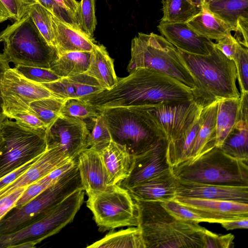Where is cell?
I'll return each mask as SVG.
<instances>
[{
  "label": "cell",
  "mask_w": 248,
  "mask_h": 248,
  "mask_svg": "<svg viewBox=\"0 0 248 248\" xmlns=\"http://www.w3.org/2000/svg\"><path fill=\"white\" fill-rule=\"evenodd\" d=\"M48 174L26 187L14 208L25 205L60 179L54 180Z\"/></svg>",
  "instance_id": "40"
},
{
  "label": "cell",
  "mask_w": 248,
  "mask_h": 248,
  "mask_svg": "<svg viewBox=\"0 0 248 248\" xmlns=\"http://www.w3.org/2000/svg\"><path fill=\"white\" fill-rule=\"evenodd\" d=\"M83 188L76 164L55 184L19 208H13L0 221V234L15 231L29 224L43 212Z\"/></svg>",
  "instance_id": "10"
},
{
  "label": "cell",
  "mask_w": 248,
  "mask_h": 248,
  "mask_svg": "<svg viewBox=\"0 0 248 248\" xmlns=\"http://www.w3.org/2000/svg\"><path fill=\"white\" fill-rule=\"evenodd\" d=\"M178 51L194 79L191 92L196 103L203 108L214 102L240 97L233 61L215 47L207 55Z\"/></svg>",
  "instance_id": "3"
},
{
  "label": "cell",
  "mask_w": 248,
  "mask_h": 248,
  "mask_svg": "<svg viewBox=\"0 0 248 248\" xmlns=\"http://www.w3.org/2000/svg\"><path fill=\"white\" fill-rule=\"evenodd\" d=\"M28 13L48 43L54 47L51 13L38 3L30 5Z\"/></svg>",
  "instance_id": "35"
},
{
  "label": "cell",
  "mask_w": 248,
  "mask_h": 248,
  "mask_svg": "<svg viewBox=\"0 0 248 248\" xmlns=\"http://www.w3.org/2000/svg\"><path fill=\"white\" fill-rule=\"evenodd\" d=\"M203 0V1H204V2H207V1H209V0Z\"/></svg>",
  "instance_id": "55"
},
{
  "label": "cell",
  "mask_w": 248,
  "mask_h": 248,
  "mask_svg": "<svg viewBox=\"0 0 248 248\" xmlns=\"http://www.w3.org/2000/svg\"><path fill=\"white\" fill-rule=\"evenodd\" d=\"M147 68L168 75L193 88L194 79L178 50L162 35L138 33L132 40L131 59L127 66L130 73Z\"/></svg>",
  "instance_id": "4"
},
{
  "label": "cell",
  "mask_w": 248,
  "mask_h": 248,
  "mask_svg": "<svg viewBox=\"0 0 248 248\" xmlns=\"http://www.w3.org/2000/svg\"><path fill=\"white\" fill-rule=\"evenodd\" d=\"M239 98L218 102L215 146L220 147L238 120Z\"/></svg>",
  "instance_id": "27"
},
{
  "label": "cell",
  "mask_w": 248,
  "mask_h": 248,
  "mask_svg": "<svg viewBox=\"0 0 248 248\" xmlns=\"http://www.w3.org/2000/svg\"><path fill=\"white\" fill-rule=\"evenodd\" d=\"M70 160L58 147L46 148L23 173L0 190V199L18 188L28 186Z\"/></svg>",
  "instance_id": "18"
},
{
  "label": "cell",
  "mask_w": 248,
  "mask_h": 248,
  "mask_svg": "<svg viewBox=\"0 0 248 248\" xmlns=\"http://www.w3.org/2000/svg\"><path fill=\"white\" fill-rule=\"evenodd\" d=\"M234 239L231 233L217 234L206 229L202 236V248H232Z\"/></svg>",
  "instance_id": "44"
},
{
  "label": "cell",
  "mask_w": 248,
  "mask_h": 248,
  "mask_svg": "<svg viewBox=\"0 0 248 248\" xmlns=\"http://www.w3.org/2000/svg\"><path fill=\"white\" fill-rule=\"evenodd\" d=\"M241 45L232 35H229L214 43V47L228 59L233 60Z\"/></svg>",
  "instance_id": "45"
},
{
  "label": "cell",
  "mask_w": 248,
  "mask_h": 248,
  "mask_svg": "<svg viewBox=\"0 0 248 248\" xmlns=\"http://www.w3.org/2000/svg\"><path fill=\"white\" fill-rule=\"evenodd\" d=\"M0 90L6 117L14 113L30 112L31 103L55 96L41 84L26 78L10 67L1 78Z\"/></svg>",
  "instance_id": "12"
},
{
  "label": "cell",
  "mask_w": 248,
  "mask_h": 248,
  "mask_svg": "<svg viewBox=\"0 0 248 248\" xmlns=\"http://www.w3.org/2000/svg\"><path fill=\"white\" fill-rule=\"evenodd\" d=\"M87 194V206L100 231L137 226V206L128 190L115 184L105 190L93 191Z\"/></svg>",
  "instance_id": "9"
},
{
  "label": "cell",
  "mask_w": 248,
  "mask_h": 248,
  "mask_svg": "<svg viewBox=\"0 0 248 248\" xmlns=\"http://www.w3.org/2000/svg\"><path fill=\"white\" fill-rule=\"evenodd\" d=\"M99 111L111 140L125 146L132 156L147 151L160 140L166 139L139 106L109 108Z\"/></svg>",
  "instance_id": "7"
},
{
  "label": "cell",
  "mask_w": 248,
  "mask_h": 248,
  "mask_svg": "<svg viewBox=\"0 0 248 248\" xmlns=\"http://www.w3.org/2000/svg\"><path fill=\"white\" fill-rule=\"evenodd\" d=\"M26 188V187L18 188L0 199V221L15 207L16 202Z\"/></svg>",
  "instance_id": "46"
},
{
  "label": "cell",
  "mask_w": 248,
  "mask_h": 248,
  "mask_svg": "<svg viewBox=\"0 0 248 248\" xmlns=\"http://www.w3.org/2000/svg\"><path fill=\"white\" fill-rule=\"evenodd\" d=\"M46 149V128H32L5 118L0 127V179Z\"/></svg>",
  "instance_id": "8"
},
{
  "label": "cell",
  "mask_w": 248,
  "mask_h": 248,
  "mask_svg": "<svg viewBox=\"0 0 248 248\" xmlns=\"http://www.w3.org/2000/svg\"><path fill=\"white\" fill-rule=\"evenodd\" d=\"M248 161L233 158L216 146L172 167L176 177L195 182L248 186Z\"/></svg>",
  "instance_id": "5"
},
{
  "label": "cell",
  "mask_w": 248,
  "mask_h": 248,
  "mask_svg": "<svg viewBox=\"0 0 248 248\" xmlns=\"http://www.w3.org/2000/svg\"><path fill=\"white\" fill-rule=\"evenodd\" d=\"M177 202L206 219L208 223L248 217V203L231 201L176 196Z\"/></svg>",
  "instance_id": "15"
},
{
  "label": "cell",
  "mask_w": 248,
  "mask_h": 248,
  "mask_svg": "<svg viewBox=\"0 0 248 248\" xmlns=\"http://www.w3.org/2000/svg\"><path fill=\"white\" fill-rule=\"evenodd\" d=\"M145 248H202L206 229L177 218L159 201L134 200Z\"/></svg>",
  "instance_id": "2"
},
{
  "label": "cell",
  "mask_w": 248,
  "mask_h": 248,
  "mask_svg": "<svg viewBox=\"0 0 248 248\" xmlns=\"http://www.w3.org/2000/svg\"><path fill=\"white\" fill-rule=\"evenodd\" d=\"M99 153L108 173L109 186L119 184L127 177L133 156L125 146L111 140Z\"/></svg>",
  "instance_id": "23"
},
{
  "label": "cell",
  "mask_w": 248,
  "mask_h": 248,
  "mask_svg": "<svg viewBox=\"0 0 248 248\" xmlns=\"http://www.w3.org/2000/svg\"><path fill=\"white\" fill-rule=\"evenodd\" d=\"M97 110L193 100L191 88L164 73L137 69L109 90L82 98Z\"/></svg>",
  "instance_id": "1"
},
{
  "label": "cell",
  "mask_w": 248,
  "mask_h": 248,
  "mask_svg": "<svg viewBox=\"0 0 248 248\" xmlns=\"http://www.w3.org/2000/svg\"><path fill=\"white\" fill-rule=\"evenodd\" d=\"M202 0H162L163 16L161 21L166 22H186L199 13Z\"/></svg>",
  "instance_id": "30"
},
{
  "label": "cell",
  "mask_w": 248,
  "mask_h": 248,
  "mask_svg": "<svg viewBox=\"0 0 248 248\" xmlns=\"http://www.w3.org/2000/svg\"><path fill=\"white\" fill-rule=\"evenodd\" d=\"M91 52L71 51L61 54L51 63L50 68L60 77L85 73L90 62Z\"/></svg>",
  "instance_id": "31"
},
{
  "label": "cell",
  "mask_w": 248,
  "mask_h": 248,
  "mask_svg": "<svg viewBox=\"0 0 248 248\" xmlns=\"http://www.w3.org/2000/svg\"><path fill=\"white\" fill-rule=\"evenodd\" d=\"M176 196L227 200L248 203V186L209 184L177 178Z\"/></svg>",
  "instance_id": "17"
},
{
  "label": "cell",
  "mask_w": 248,
  "mask_h": 248,
  "mask_svg": "<svg viewBox=\"0 0 248 248\" xmlns=\"http://www.w3.org/2000/svg\"><path fill=\"white\" fill-rule=\"evenodd\" d=\"M157 28L162 36L178 50L184 52L207 55L215 48L212 40L198 33L186 22L160 21Z\"/></svg>",
  "instance_id": "16"
},
{
  "label": "cell",
  "mask_w": 248,
  "mask_h": 248,
  "mask_svg": "<svg viewBox=\"0 0 248 248\" xmlns=\"http://www.w3.org/2000/svg\"><path fill=\"white\" fill-rule=\"evenodd\" d=\"M76 160L82 187L86 193L105 190L110 186L108 173L99 152L87 148L78 155Z\"/></svg>",
  "instance_id": "20"
},
{
  "label": "cell",
  "mask_w": 248,
  "mask_h": 248,
  "mask_svg": "<svg viewBox=\"0 0 248 248\" xmlns=\"http://www.w3.org/2000/svg\"><path fill=\"white\" fill-rule=\"evenodd\" d=\"M168 142L162 139L147 151L133 156L127 177L118 185L128 190L170 169L167 156Z\"/></svg>",
  "instance_id": "14"
},
{
  "label": "cell",
  "mask_w": 248,
  "mask_h": 248,
  "mask_svg": "<svg viewBox=\"0 0 248 248\" xmlns=\"http://www.w3.org/2000/svg\"><path fill=\"white\" fill-rule=\"evenodd\" d=\"M161 205L171 215L177 218L197 223L208 221L185 207L174 199L160 202Z\"/></svg>",
  "instance_id": "42"
},
{
  "label": "cell",
  "mask_w": 248,
  "mask_h": 248,
  "mask_svg": "<svg viewBox=\"0 0 248 248\" xmlns=\"http://www.w3.org/2000/svg\"><path fill=\"white\" fill-rule=\"evenodd\" d=\"M176 184L171 168L128 190L134 200L162 202L175 198Z\"/></svg>",
  "instance_id": "21"
},
{
  "label": "cell",
  "mask_w": 248,
  "mask_h": 248,
  "mask_svg": "<svg viewBox=\"0 0 248 248\" xmlns=\"http://www.w3.org/2000/svg\"><path fill=\"white\" fill-rule=\"evenodd\" d=\"M200 123L199 116L192 127L180 138L168 142L167 160L171 168L191 158Z\"/></svg>",
  "instance_id": "32"
},
{
  "label": "cell",
  "mask_w": 248,
  "mask_h": 248,
  "mask_svg": "<svg viewBox=\"0 0 248 248\" xmlns=\"http://www.w3.org/2000/svg\"><path fill=\"white\" fill-rule=\"evenodd\" d=\"M233 62L241 93H248V50L240 46Z\"/></svg>",
  "instance_id": "41"
},
{
  "label": "cell",
  "mask_w": 248,
  "mask_h": 248,
  "mask_svg": "<svg viewBox=\"0 0 248 248\" xmlns=\"http://www.w3.org/2000/svg\"><path fill=\"white\" fill-rule=\"evenodd\" d=\"M204 3L211 13L234 29L239 17H248V0H210Z\"/></svg>",
  "instance_id": "33"
},
{
  "label": "cell",
  "mask_w": 248,
  "mask_h": 248,
  "mask_svg": "<svg viewBox=\"0 0 248 248\" xmlns=\"http://www.w3.org/2000/svg\"><path fill=\"white\" fill-rule=\"evenodd\" d=\"M219 148L233 158L248 161V121L238 120Z\"/></svg>",
  "instance_id": "29"
},
{
  "label": "cell",
  "mask_w": 248,
  "mask_h": 248,
  "mask_svg": "<svg viewBox=\"0 0 248 248\" xmlns=\"http://www.w3.org/2000/svg\"><path fill=\"white\" fill-rule=\"evenodd\" d=\"M53 0L58 7L68 13L78 23L77 15L79 4L78 1L76 0Z\"/></svg>",
  "instance_id": "51"
},
{
  "label": "cell",
  "mask_w": 248,
  "mask_h": 248,
  "mask_svg": "<svg viewBox=\"0 0 248 248\" xmlns=\"http://www.w3.org/2000/svg\"><path fill=\"white\" fill-rule=\"evenodd\" d=\"M91 248H145L141 232L138 226L110 231L103 238L87 247Z\"/></svg>",
  "instance_id": "28"
},
{
  "label": "cell",
  "mask_w": 248,
  "mask_h": 248,
  "mask_svg": "<svg viewBox=\"0 0 248 248\" xmlns=\"http://www.w3.org/2000/svg\"><path fill=\"white\" fill-rule=\"evenodd\" d=\"M234 31L233 36L236 41L242 46L248 47V17H240L237 21Z\"/></svg>",
  "instance_id": "49"
},
{
  "label": "cell",
  "mask_w": 248,
  "mask_h": 248,
  "mask_svg": "<svg viewBox=\"0 0 248 248\" xmlns=\"http://www.w3.org/2000/svg\"><path fill=\"white\" fill-rule=\"evenodd\" d=\"M91 122L92 128L88 136L87 147L100 153L110 143L111 136L100 112Z\"/></svg>",
  "instance_id": "37"
},
{
  "label": "cell",
  "mask_w": 248,
  "mask_h": 248,
  "mask_svg": "<svg viewBox=\"0 0 248 248\" xmlns=\"http://www.w3.org/2000/svg\"><path fill=\"white\" fill-rule=\"evenodd\" d=\"M11 14L12 19L17 20L21 18L29 10L22 0H0Z\"/></svg>",
  "instance_id": "48"
},
{
  "label": "cell",
  "mask_w": 248,
  "mask_h": 248,
  "mask_svg": "<svg viewBox=\"0 0 248 248\" xmlns=\"http://www.w3.org/2000/svg\"><path fill=\"white\" fill-rule=\"evenodd\" d=\"M10 19H12L11 14L0 1V23Z\"/></svg>",
  "instance_id": "54"
},
{
  "label": "cell",
  "mask_w": 248,
  "mask_h": 248,
  "mask_svg": "<svg viewBox=\"0 0 248 248\" xmlns=\"http://www.w3.org/2000/svg\"><path fill=\"white\" fill-rule=\"evenodd\" d=\"M217 108L218 102L216 101L202 108L191 159L200 156L215 147Z\"/></svg>",
  "instance_id": "24"
},
{
  "label": "cell",
  "mask_w": 248,
  "mask_h": 248,
  "mask_svg": "<svg viewBox=\"0 0 248 248\" xmlns=\"http://www.w3.org/2000/svg\"><path fill=\"white\" fill-rule=\"evenodd\" d=\"M9 62L3 53H0V127L6 116L3 111V100L0 90V80L4 73L10 67Z\"/></svg>",
  "instance_id": "52"
},
{
  "label": "cell",
  "mask_w": 248,
  "mask_h": 248,
  "mask_svg": "<svg viewBox=\"0 0 248 248\" xmlns=\"http://www.w3.org/2000/svg\"><path fill=\"white\" fill-rule=\"evenodd\" d=\"M24 3L29 7L36 3L43 5L52 15L62 22L71 27L81 30L77 22L66 12L58 7L53 0H22Z\"/></svg>",
  "instance_id": "43"
},
{
  "label": "cell",
  "mask_w": 248,
  "mask_h": 248,
  "mask_svg": "<svg viewBox=\"0 0 248 248\" xmlns=\"http://www.w3.org/2000/svg\"><path fill=\"white\" fill-rule=\"evenodd\" d=\"M7 118L14 119L21 124L32 128L46 127L45 124L31 112L14 113L9 115Z\"/></svg>",
  "instance_id": "47"
},
{
  "label": "cell",
  "mask_w": 248,
  "mask_h": 248,
  "mask_svg": "<svg viewBox=\"0 0 248 248\" xmlns=\"http://www.w3.org/2000/svg\"><path fill=\"white\" fill-rule=\"evenodd\" d=\"M227 230L248 228V217L226 221L220 223Z\"/></svg>",
  "instance_id": "53"
},
{
  "label": "cell",
  "mask_w": 248,
  "mask_h": 248,
  "mask_svg": "<svg viewBox=\"0 0 248 248\" xmlns=\"http://www.w3.org/2000/svg\"><path fill=\"white\" fill-rule=\"evenodd\" d=\"M139 107L168 142L176 140L185 134L200 116L202 109L193 100Z\"/></svg>",
  "instance_id": "11"
},
{
  "label": "cell",
  "mask_w": 248,
  "mask_h": 248,
  "mask_svg": "<svg viewBox=\"0 0 248 248\" xmlns=\"http://www.w3.org/2000/svg\"><path fill=\"white\" fill-rule=\"evenodd\" d=\"M39 84L55 96L64 99H82L105 90L96 78L85 73L77 74L61 78L54 82Z\"/></svg>",
  "instance_id": "19"
},
{
  "label": "cell",
  "mask_w": 248,
  "mask_h": 248,
  "mask_svg": "<svg viewBox=\"0 0 248 248\" xmlns=\"http://www.w3.org/2000/svg\"><path fill=\"white\" fill-rule=\"evenodd\" d=\"M51 19L58 56L68 52L93 50L96 44L93 37L62 22L52 14Z\"/></svg>",
  "instance_id": "22"
},
{
  "label": "cell",
  "mask_w": 248,
  "mask_h": 248,
  "mask_svg": "<svg viewBox=\"0 0 248 248\" xmlns=\"http://www.w3.org/2000/svg\"><path fill=\"white\" fill-rule=\"evenodd\" d=\"M99 111L83 99H66L61 115L80 119L92 120L99 114Z\"/></svg>",
  "instance_id": "36"
},
{
  "label": "cell",
  "mask_w": 248,
  "mask_h": 248,
  "mask_svg": "<svg viewBox=\"0 0 248 248\" xmlns=\"http://www.w3.org/2000/svg\"><path fill=\"white\" fill-rule=\"evenodd\" d=\"M38 157L0 179V190L9 185L23 173L34 163Z\"/></svg>",
  "instance_id": "50"
},
{
  "label": "cell",
  "mask_w": 248,
  "mask_h": 248,
  "mask_svg": "<svg viewBox=\"0 0 248 248\" xmlns=\"http://www.w3.org/2000/svg\"><path fill=\"white\" fill-rule=\"evenodd\" d=\"M95 0H81L79 2L77 19L80 29L93 37L97 24Z\"/></svg>",
  "instance_id": "38"
},
{
  "label": "cell",
  "mask_w": 248,
  "mask_h": 248,
  "mask_svg": "<svg viewBox=\"0 0 248 248\" xmlns=\"http://www.w3.org/2000/svg\"><path fill=\"white\" fill-rule=\"evenodd\" d=\"M14 68L26 78L37 83L54 82L62 78L50 68L19 65H15Z\"/></svg>",
  "instance_id": "39"
},
{
  "label": "cell",
  "mask_w": 248,
  "mask_h": 248,
  "mask_svg": "<svg viewBox=\"0 0 248 248\" xmlns=\"http://www.w3.org/2000/svg\"><path fill=\"white\" fill-rule=\"evenodd\" d=\"M66 99L56 96L35 100L30 104V112L48 126L60 115Z\"/></svg>",
  "instance_id": "34"
},
{
  "label": "cell",
  "mask_w": 248,
  "mask_h": 248,
  "mask_svg": "<svg viewBox=\"0 0 248 248\" xmlns=\"http://www.w3.org/2000/svg\"><path fill=\"white\" fill-rule=\"evenodd\" d=\"M200 35L216 41L231 34L234 29L220 19L207 8L203 1L201 11L186 22Z\"/></svg>",
  "instance_id": "25"
},
{
  "label": "cell",
  "mask_w": 248,
  "mask_h": 248,
  "mask_svg": "<svg viewBox=\"0 0 248 248\" xmlns=\"http://www.w3.org/2000/svg\"><path fill=\"white\" fill-rule=\"evenodd\" d=\"M90 130L80 119L60 115L46 128V148L58 147L72 160L87 148Z\"/></svg>",
  "instance_id": "13"
},
{
  "label": "cell",
  "mask_w": 248,
  "mask_h": 248,
  "mask_svg": "<svg viewBox=\"0 0 248 248\" xmlns=\"http://www.w3.org/2000/svg\"><path fill=\"white\" fill-rule=\"evenodd\" d=\"M85 74L97 79L105 90H109L118 82L114 60L103 45L96 44L91 51L88 68Z\"/></svg>",
  "instance_id": "26"
},
{
  "label": "cell",
  "mask_w": 248,
  "mask_h": 248,
  "mask_svg": "<svg viewBox=\"0 0 248 248\" xmlns=\"http://www.w3.org/2000/svg\"><path fill=\"white\" fill-rule=\"evenodd\" d=\"M3 53L15 65L50 68L58 57L56 48L40 33L27 13L0 32Z\"/></svg>",
  "instance_id": "6"
}]
</instances>
